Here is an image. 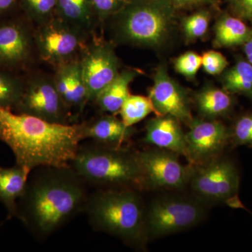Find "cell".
<instances>
[{"mask_svg":"<svg viewBox=\"0 0 252 252\" xmlns=\"http://www.w3.org/2000/svg\"><path fill=\"white\" fill-rule=\"evenodd\" d=\"M189 181L200 198L224 203L231 202L237 197L240 176L231 160L217 157L193 169Z\"/></svg>","mask_w":252,"mask_h":252,"instance_id":"7","label":"cell"},{"mask_svg":"<svg viewBox=\"0 0 252 252\" xmlns=\"http://www.w3.org/2000/svg\"><path fill=\"white\" fill-rule=\"evenodd\" d=\"M32 41L28 28L18 20L0 22V69L22 68L31 58Z\"/></svg>","mask_w":252,"mask_h":252,"instance_id":"14","label":"cell"},{"mask_svg":"<svg viewBox=\"0 0 252 252\" xmlns=\"http://www.w3.org/2000/svg\"><path fill=\"white\" fill-rule=\"evenodd\" d=\"M55 85L66 107L82 110L88 101L80 59L74 60L56 67Z\"/></svg>","mask_w":252,"mask_h":252,"instance_id":"15","label":"cell"},{"mask_svg":"<svg viewBox=\"0 0 252 252\" xmlns=\"http://www.w3.org/2000/svg\"><path fill=\"white\" fill-rule=\"evenodd\" d=\"M144 187L181 189L189 182L192 170L181 163L178 154L159 149L137 153Z\"/></svg>","mask_w":252,"mask_h":252,"instance_id":"10","label":"cell"},{"mask_svg":"<svg viewBox=\"0 0 252 252\" xmlns=\"http://www.w3.org/2000/svg\"><path fill=\"white\" fill-rule=\"evenodd\" d=\"M224 89L207 87L196 96V104L202 115L210 119L224 116L231 110L233 100Z\"/></svg>","mask_w":252,"mask_h":252,"instance_id":"22","label":"cell"},{"mask_svg":"<svg viewBox=\"0 0 252 252\" xmlns=\"http://www.w3.org/2000/svg\"><path fill=\"white\" fill-rule=\"evenodd\" d=\"M230 137L235 145L252 147V114L239 118L233 126Z\"/></svg>","mask_w":252,"mask_h":252,"instance_id":"28","label":"cell"},{"mask_svg":"<svg viewBox=\"0 0 252 252\" xmlns=\"http://www.w3.org/2000/svg\"><path fill=\"white\" fill-rule=\"evenodd\" d=\"M207 0H172V6L176 9L188 7L193 5L201 4V3L207 1Z\"/></svg>","mask_w":252,"mask_h":252,"instance_id":"34","label":"cell"},{"mask_svg":"<svg viewBox=\"0 0 252 252\" xmlns=\"http://www.w3.org/2000/svg\"><path fill=\"white\" fill-rule=\"evenodd\" d=\"M201 66L202 56L193 51L181 55L175 61L177 72L189 78L195 77Z\"/></svg>","mask_w":252,"mask_h":252,"instance_id":"29","label":"cell"},{"mask_svg":"<svg viewBox=\"0 0 252 252\" xmlns=\"http://www.w3.org/2000/svg\"><path fill=\"white\" fill-rule=\"evenodd\" d=\"M84 32L56 16L40 25L35 42L41 59L56 67L77 60L84 49Z\"/></svg>","mask_w":252,"mask_h":252,"instance_id":"8","label":"cell"},{"mask_svg":"<svg viewBox=\"0 0 252 252\" xmlns=\"http://www.w3.org/2000/svg\"><path fill=\"white\" fill-rule=\"evenodd\" d=\"M244 51L246 55L247 60L252 64V27L250 37L247 42L244 44Z\"/></svg>","mask_w":252,"mask_h":252,"instance_id":"35","label":"cell"},{"mask_svg":"<svg viewBox=\"0 0 252 252\" xmlns=\"http://www.w3.org/2000/svg\"><path fill=\"white\" fill-rule=\"evenodd\" d=\"M146 143L187 157L186 135L179 121L171 116H157L146 125Z\"/></svg>","mask_w":252,"mask_h":252,"instance_id":"16","label":"cell"},{"mask_svg":"<svg viewBox=\"0 0 252 252\" xmlns=\"http://www.w3.org/2000/svg\"><path fill=\"white\" fill-rule=\"evenodd\" d=\"M24 88V83L13 72L0 69V108L16 110Z\"/></svg>","mask_w":252,"mask_h":252,"instance_id":"25","label":"cell"},{"mask_svg":"<svg viewBox=\"0 0 252 252\" xmlns=\"http://www.w3.org/2000/svg\"><path fill=\"white\" fill-rule=\"evenodd\" d=\"M18 113L56 124H69L70 112L58 92L54 79L39 76L25 84Z\"/></svg>","mask_w":252,"mask_h":252,"instance_id":"9","label":"cell"},{"mask_svg":"<svg viewBox=\"0 0 252 252\" xmlns=\"http://www.w3.org/2000/svg\"><path fill=\"white\" fill-rule=\"evenodd\" d=\"M85 210L95 229L132 245L146 238V212L136 189H101L89 196Z\"/></svg>","mask_w":252,"mask_h":252,"instance_id":"3","label":"cell"},{"mask_svg":"<svg viewBox=\"0 0 252 252\" xmlns=\"http://www.w3.org/2000/svg\"><path fill=\"white\" fill-rule=\"evenodd\" d=\"M80 60L88 101H94L119 74V61L112 46L106 43L90 46Z\"/></svg>","mask_w":252,"mask_h":252,"instance_id":"12","label":"cell"},{"mask_svg":"<svg viewBox=\"0 0 252 252\" xmlns=\"http://www.w3.org/2000/svg\"><path fill=\"white\" fill-rule=\"evenodd\" d=\"M228 64L226 58L218 51H208L202 56L204 70L211 75L221 74L226 69Z\"/></svg>","mask_w":252,"mask_h":252,"instance_id":"30","label":"cell"},{"mask_svg":"<svg viewBox=\"0 0 252 252\" xmlns=\"http://www.w3.org/2000/svg\"><path fill=\"white\" fill-rule=\"evenodd\" d=\"M71 167L86 184L106 189L145 188L137 153L122 146H79Z\"/></svg>","mask_w":252,"mask_h":252,"instance_id":"4","label":"cell"},{"mask_svg":"<svg viewBox=\"0 0 252 252\" xmlns=\"http://www.w3.org/2000/svg\"><path fill=\"white\" fill-rule=\"evenodd\" d=\"M223 89L230 94H240L252 99V64L240 60L225 70L221 77Z\"/></svg>","mask_w":252,"mask_h":252,"instance_id":"23","label":"cell"},{"mask_svg":"<svg viewBox=\"0 0 252 252\" xmlns=\"http://www.w3.org/2000/svg\"><path fill=\"white\" fill-rule=\"evenodd\" d=\"M30 174L22 167H0V201L8 212V218L16 216L18 200L22 197Z\"/></svg>","mask_w":252,"mask_h":252,"instance_id":"18","label":"cell"},{"mask_svg":"<svg viewBox=\"0 0 252 252\" xmlns=\"http://www.w3.org/2000/svg\"><path fill=\"white\" fill-rule=\"evenodd\" d=\"M186 134L187 158L193 163L203 164L218 157L224 149L230 132L216 120L192 119Z\"/></svg>","mask_w":252,"mask_h":252,"instance_id":"11","label":"cell"},{"mask_svg":"<svg viewBox=\"0 0 252 252\" xmlns=\"http://www.w3.org/2000/svg\"><path fill=\"white\" fill-rule=\"evenodd\" d=\"M204 213L200 203L190 198L157 199L145 212L146 233L152 237H160L188 229L202 220Z\"/></svg>","mask_w":252,"mask_h":252,"instance_id":"5","label":"cell"},{"mask_svg":"<svg viewBox=\"0 0 252 252\" xmlns=\"http://www.w3.org/2000/svg\"><path fill=\"white\" fill-rule=\"evenodd\" d=\"M20 0H0V17L9 14L19 6Z\"/></svg>","mask_w":252,"mask_h":252,"instance_id":"33","label":"cell"},{"mask_svg":"<svg viewBox=\"0 0 252 252\" xmlns=\"http://www.w3.org/2000/svg\"><path fill=\"white\" fill-rule=\"evenodd\" d=\"M94 16L105 19L121 11L127 4V0H91Z\"/></svg>","mask_w":252,"mask_h":252,"instance_id":"31","label":"cell"},{"mask_svg":"<svg viewBox=\"0 0 252 252\" xmlns=\"http://www.w3.org/2000/svg\"><path fill=\"white\" fill-rule=\"evenodd\" d=\"M137 75V73L133 70L119 72L94 99L99 109L102 112L110 114L119 113L127 96L130 94L129 87Z\"/></svg>","mask_w":252,"mask_h":252,"instance_id":"19","label":"cell"},{"mask_svg":"<svg viewBox=\"0 0 252 252\" xmlns=\"http://www.w3.org/2000/svg\"><path fill=\"white\" fill-rule=\"evenodd\" d=\"M251 34L248 27L240 18L223 15L215 26V43L220 47L244 45Z\"/></svg>","mask_w":252,"mask_h":252,"instance_id":"21","label":"cell"},{"mask_svg":"<svg viewBox=\"0 0 252 252\" xmlns=\"http://www.w3.org/2000/svg\"><path fill=\"white\" fill-rule=\"evenodd\" d=\"M20 7L40 26L56 16V0H20Z\"/></svg>","mask_w":252,"mask_h":252,"instance_id":"26","label":"cell"},{"mask_svg":"<svg viewBox=\"0 0 252 252\" xmlns=\"http://www.w3.org/2000/svg\"><path fill=\"white\" fill-rule=\"evenodd\" d=\"M210 20L209 13L204 11L185 18L182 26L185 35L190 39L202 37L207 32Z\"/></svg>","mask_w":252,"mask_h":252,"instance_id":"27","label":"cell"},{"mask_svg":"<svg viewBox=\"0 0 252 252\" xmlns=\"http://www.w3.org/2000/svg\"><path fill=\"white\" fill-rule=\"evenodd\" d=\"M149 97L157 116H171L179 122L187 123L193 119L188 96L185 91L168 75L165 67L158 68Z\"/></svg>","mask_w":252,"mask_h":252,"instance_id":"13","label":"cell"},{"mask_svg":"<svg viewBox=\"0 0 252 252\" xmlns=\"http://www.w3.org/2000/svg\"><path fill=\"white\" fill-rule=\"evenodd\" d=\"M36 169L18 200L16 217L44 238L85 210L89 195L86 182L72 167Z\"/></svg>","mask_w":252,"mask_h":252,"instance_id":"2","label":"cell"},{"mask_svg":"<svg viewBox=\"0 0 252 252\" xmlns=\"http://www.w3.org/2000/svg\"><path fill=\"white\" fill-rule=\"evenodd\" d=\"M231 1H232V0H231Z\"/></svg>","mask_w":252,"mask_h":252,"instance_id":"36","label":"cell"},{"mask_svg":"<svg viewBox=\"0 0 252 252\" xmlns=\"http://www.w3.org/2000/svg\"><path fill=\"white\" fill-rule=\"evenodd\" d=\"M119 113L123 123L127 127H132L152 113L157 114L149 96L132 94L127 96Z\"/></svg>","mask_w":252,"mask_h":252,"instance_id":"24","label":"cell"},{"mask_svg":"<svg viewBox=\"0 0 252 252\" xmlns=\"http://www.w3.org/2000/svg\"><path fill=\"white\" fill-rule=\"evenodd\" d=\"M170 6L157 3L129 6L121 21V31L126 39L137 44L154 46L166 36L171 23Z\"/></svg>","mask_w":252,"mask_h":252,"instance_id":"6","label":"cell"},{"mask_svg":"<svg viewBox=\"0 0 252 252\" xmlns=\"http://www.w3.org/2000/svg\"><path fill=\"white\" fill-rule=\"evenodd\" d=\"M135 130L127 127L122 120L114 116H102L91 124H84V137L92 139L97 143L111 146H122L130 140Z\"/></svg>","mask_w":252,"mask_h":252,"instance_id":"17","label":"cell"},{"mask_svg":"<svg viewBox=\"0 0 252 252\" xmlns=\"http://www.w3.org/2000/svg\"><path fill=\"white\" fill-rule=\"evenodd\" d=\"M235 14L239 18L252 21V0H232Z\"/></svg>","mask_w":252,"mask_h":252,"instance_id":"32","label":"cell"},{"mask_svg":"<svg viewBox=\"0 0 252 252\" xmlns=\"http://www.w3.org/2000/svg\"><path fill=\"white\" fill-rule=\"evenodd\" d=\"M56 16L84 32L95 17L91 0H56Z\"/></svg>","mask_w":252,"mask_h":252,"instance_id":"20","label":"cell"},{"mask_svg":"<svg viewBox=\"0 0 252 252\" xmlns=\"http://www.w3.org/2000/svg\"><path fill=\"white\" fill-rule=\"evenodd\" d=\"M84 128V124H56L0 108V141L29 174L39 167H71Z\"/></svg>","mask_w":252,"mask_h":252,"instance_id":"1","label":"cell"}]
</instances>
